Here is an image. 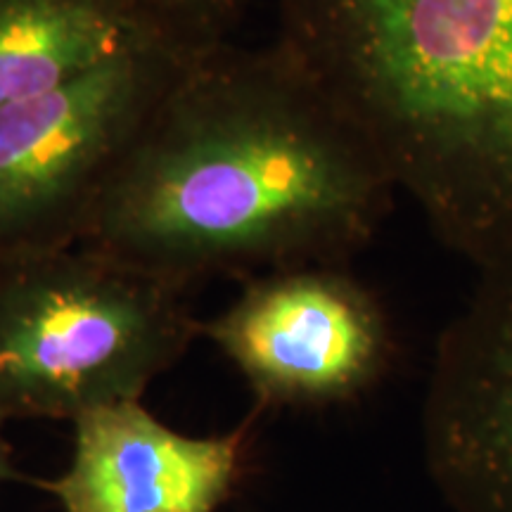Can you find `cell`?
Listing matches in <instances>:
<instances>
[{"mask_svg":"<svg viewBox=\"0 0 512 512\" xmlns=\"http://www.w3.org/2000/svg\"><path fill=\"white\" fill-rule=\"evenodd\" d=\"M396 190L278 43L185 60L128 145L79 245L188 294L214 278L349 266Z\"/></svg>","mask_w":512,"mask_h":512,"instance_id":"obj_1","label":"cell"},{"mask_svg":"<svg viewBox=\"0 0 512 512\" xmlns=\"http://www.w3.org/2000/svg\"><path fill=\"white\" fill-rule=\"evenodd\" d=\"M275 43L434 235L512 247V0H275Z\"/></svg>","mask_w":512,"mask_h":512,"instance_id":"obj_2","label":"cell"},{"mask_svg":"<svg viewBox=\"0 0 512 512\" xmlns=\"http://www.w3.org/2000/svg\"><path fill=\"white\" fill-rule=\"evenodd\" d=\"M188 294L91 247L0 264V418L143 401L202 337Z\"/></svg>","mask_w":512,"mask_h":512,"instance_id":"obj_3","label":"cell"},{"mask_svg":"<svg viewBox=\"0 0 512 512\" xmlns=\"http://www.w3.org/2000/svg\"><path fill=\"white\" fill-rule=\"evenodd\" d=\"M188 57L145 43L0 110V264L79 245L128 145Z\"/></svg>","mask_w":512,"mask_h":512,"instance_id":"obj_4","label":"cell"},{"mask_svg":"<svg viewBox=\"0 0 512 512\" xmlns=\"http://www.w3.org/2000/svg\"><path fill=\"white\" fill-rule=\"evenodd\" d=\"M202 337L238 368L256 408H325L368 392L392 361L387 311L349 266L245 280Z\"/></svg>","mask_w":512,"mask_h":512,"instance_id":"obj_5","label":"cell"},{"mask_svg":"<svg viewBox=\"0 0 512 512\" xmlns=\"http://www.w3.org/2000/svg\"><path fill=\"white\" fill-rule=\"evenodd\" d=\"M475 268L434 349L422 456L453 512H512V247Z\"/></svg>","mask_w":512,"mask_h":512,"instance_id":"obj_6","label":"cell"},{"mask_svg":"<svg viewBox=\"0 0 512 512\" xmlns=\"http://www.w3.org/2000/svg\"><path fill=\"white\" fill-rule=\"evenodd\" d=\"M254 411L219 437H188L143 401H121L74 420L72 463L34 479L62 512H219L245 475Z\"/></svg>","mask_w":512,"mask_h":512,"instance_id":"obj_7","label":"cell"},{"mask_svg":"<svg viewBox=\"0 0 512 512\" xmlns=\"http://www.w3.org/2000/svg\"><path fill=\"white\" fill-rule=\"evenodd\" d=\"M145 43L117 0H0V110Z\"/></svg>","mask_w":512,"mask_h":512,"instance_id":"obj_8","label":"cell"},{"mask_svg":"<svg viewBox=\"0 0 512 512\" xmlns=\"http://www.w3.org/2000/svg\"><path fill=\"white\" fill-rule=\"evenodd\" d=\"M152 41L197 55L230 41L249 0H117Z\"/></svg>","mask_w":512,"mask_h":512,"instance_id":"obj_9","label":"cell"},{"mask_svg":"<svg viewBox=\"0 0 512 512\" xmlns=\"http://www.w3.org/2000/svg\"><path fill=\"white\" fill-rule=\"evenodd\" d=\"M3 425H5V420L0 418V486H3L5 482H10V479H19L17 470H15V467H12L10 446H8V441H5V437H3Z\"/></svg>","mask_w":512,"mask_h":512,"instance_id":"obj_10","label":"cell"}]
</instances>
